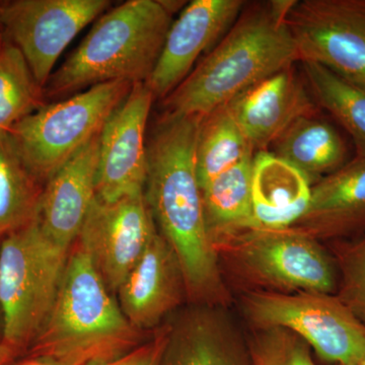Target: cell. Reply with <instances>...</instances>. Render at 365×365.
<instances>
[{
	"instance_id": "cell-2",
	"label": "cell",
	"mask_w": 365,
	"mask_h": 365,
	"mask_svg": "<svg viewBox=\"0 0 365 365\" xmlns=\"http://www.w3.org/2000/svg\"><path fill=\"white\" fill-rule=\"evenodd\" d=\"M295 0L250 4L217 45L163 98V115L207 116L259 81L300 62L287 25Z\"/></svg>"
},
{
	"instance_id": "cell-29",
	"label": "cell",
	"mask_w": 365,
	"mask_h": 365,
	"mask_svg": "<svg viewBox=\"0 0 365 365\" xmlns=\"http://www.w3.org/2000/svg\"><path fill=\"white\" fill-rule=\"evenodd\" d=\"M145 350L146 347L139 348L134 351L127 353L119 359L109 360V361L93 362L88 365H136L143 357Z\"/></svg>"
},
{
	"instance_id": "cell-33",
	"label": "cell",
	"mask_w": 365,
	"mask_h": 365,
	"mask_svg": "<svg viewBox=\"0 0 365 365\" xmlns=\"http://www.w3.org/2000/svg\"><path fill=\"white\" fill-rule=\"evenodd\" d=\"M359 365H365V355L362 357V359L359 362Z\"/></svg>"
},
{
	"instance_id": "cell-7",
	"label": "cell",
	"mask_w": 365,
	"mask_h": 365,
	"mask_svg": "<svg viewBox=\"0 0 365 365\" xmlns=\"http://www.w3.org/2000/svg\"><path fill=\"white\" fill-rule=\"evenodd\" d=\"M244 306L257 328L290 331L326 361L359 364L365 355V325L336 294L256 292Z\"/></svg>"
},
{
	"instance_id": "cell-22",
	"label": "cell",
	"mask_w": 365,
	"mask_h": 365,
	"mask_svg": "<svg viewBox=\"0 0 365 365\" xmlns=\"http://www.w3.org/2000/svg\"><path fill=\"white\" fill-rule=\"evenodd\" d=\"M302 64L304 81L314 102L349 137L355 158H365V88L314 62Z\"/></svg>"
},
{
	"instance_id": "cell-15",
	"label": "cell",
	"mask_w": 365,
	"mask_h": 365,
	"mask_svg": "<svg viewBox=\"0 0 365 365\" xmlns=\"http://www.w3.org/2000/svg\"><path fill=\"white\" fill-rule=\"evenodd\" d=\"M100 134L43 187L37 222L48 239L60 248L71 250L97 197Z\"/></svg>"
},
{
	"instance_id": "cell-4",
	"label": "cell",
	"mask_w": 365,
	"mask_h": 365,
	"mask_svg": "<svg viewBox=\"0 0 365 365\" xmlns=\"http://www.w3.org/2000/svg\"><path fill=\"white\" fill-rule=\"evenodd\" d=\"M110 292L78 246L68 255L54 306L31 344V354L54 365H88L123 356L136 341L137 329Z\"/></svg>"
},
{
	"instance_id": "cell-14",
	"label": "cell",
	"mask_w": 365,
	"mask_h": 365,
	"mask_svg": "<svg viewBox=\"0 0 365 365\" xmlns=\"http://www.w3.org/2000/svg\"><path fill=\"white\" fill-rule=\"evenodd\" d=\"M287 67L259 81L227 108L254 153L266 151L299 118L318 112L311 91Z\"/></svg>"
},
{
	"instance_id": "cell-32",
	"label": "cell",
	"mask_w": 365,
	"mask_h": 365,
	"mask_svg": "<svg viewBox=\"0 0 365 365\" xmlns=\"http://www.w3.org/2000/svg\"><path fill=\"white\" fill-rule=\"evenodd\" d=\"M1 336H2V316H1V309H0V342H1Z\"/></svg>"
},
{
	"instance_id": "cell-13",
	"label": "cell",
	"mask_w": 365,
	"mask_h": 365,
	"mask_svg": "<svg viewBox=\"0 0 365 365\" xmlns=\"http://www.w3.org/2000/svg\"><path fill=\"white\" fill-rule=\"evenodd\" d=\"M242 0H194L173 21L163 51L145 85L163 101L191 73L197 60L225 37L242 9Z\"/></svg>"
},
{
	"instance_id": "cell-24",
	"label": "cell",
	"mask_w": 365,
	"mask_h": 365,
	"mask_svg": "<svg viewBox=\"0 0 365 365\" xmlns=\"http://www.w3.org/2000/svg\"><path fill=\"white\" fill-rule=\"evenodd\" d=\"M254 155L227 105L203 118L199 127L195 151L197 176L201 188Z\"/></svg>"
},
{
	"instance_id": "cell-26",
	"label": "cell",
	"mask_w": 365,
	"mask_h": 365,
	"mask_svg": "<svg viewBox=\"0 0 365 365\" xmlns=\"http://www.w3.org/2000/svg\"><path fill=\"white\" fill-rule=\"evenodd\" d=\"M332 250L338 268L336 295L365 325V235L334 242Z\"/></svg>"
},
{
	"instance_id": "cell-1",
	"label": "cell",
	"mask_w": 365,
	"mask_h": 365,
	"mask_svg": "<svg viewBox=\"0 0 365 365\" xmlns=\"http://www.w3.org/2000/svg\"><path fill=\"white\" fill-rule=\"evenodd\" d=\"M203 118L162 115L148 140L146 200L160 235L176 254L194 299L220 297L217 251L204 217L195 151Z\"/></svg>"
},
{
	"instance_id": "cell-25",
	"label": "cell",
	"mask_w": 365,
	"mask_h": 365,
	"mask_svg": "<svg viewBox=\"0 0 365 365\" xmlns=\"http://www.w3.org/2000/svg\"><path fill=\"white\" fill-rule=\"evenodd\" d=\"M47 104L25 57L4 40L0 45V136Z\"/></svg>"
},
{
	"instance_id": "cell-28",
	"label": "cell",
	"mask_w": 365,
	"mask_h": 365,
	"mask_svg": "<svg viewBox=\"0 0 365 365\" xmlns=\"http://www.w3.org/2000/svg\"><path fill=\"white\" fill-rule=\"evenodd\" d=\"M168 333H169V329L163 331V333L158 336L155 342L151 343L150 346H146L145 352L136 365H160V359H162Z\"/></svg>"
},
{
	"instance_id": "cell-36",
	"label": "cell",
	"mask_w": 365,
	"mask_h": 365,
	"mask_svg": "<svg viewBox=\"0 0 365 365\" xmlns=\"http://www.w3.org/2000/svg\"><path fill=\"white\" fill-rule=\"evenodd\" d=\"M0 33H2L1 16H0Z\"/></svg>"
},
{
	"instance_id": "cell-6",
	"label": "cell",
	"mask_w": 365,
	"mask_h": 365,
	"mask_svg": "<svg viewBox=\"0 0 365 365\" xmlns=\"http://www.w3.org/2000/svg\"><path fill=\"white\" fill-rule=\"evenodd\" d=\"M132 83H102L48 103L14 125L9 135L26 168L44 186L76 153L102 131L130 93Z\"/></svg>"
},
{
	"instance_id": "cell-31",
	"label": "cell",
	"mask_w": 365,
	"mask_h": 365,
	"mask_svg": "<svg viewBox=\"0 0 365 365\" xmlns=\"http://www.w3.org/2000/svg\"><path fill=\"white\" fill-rule=\"evenodd\" d=\"M24 365H54L51 362L47 361V360H43L40 359H35L32 361H29L28 364Z\"/></svg>"
},
{
	"instance_id": "cell-10",
	"label": "cell",
	"mask_w": 365,
	"mask_h": 365,
	"mask_svg": "<svg viewBox=\"0 0 365 365\" xmlns=\"http://www.w3.org/2000/svg\"><path fill=\"white\" fill-rule=\"evenodd\" d=\"M287 21L300 62L365 88V0H295Z\"/></svg>"
},
{
	"instance_id": "cell-19",
	"label": "cell",
	"mask_w": 365,
	"mask_h": 365,
	"mask_svg": "<svg viewBox=\"0 0 365 365\" xmlns=\"http://www.w3.org/2000/svg\"><path fill=\"white\" fill-rule=\"evenodd\" d=\"M271 153L319 181L355 158L351 140L342 128L319 112L299 118L271 145Z\"/></svg>"
},
{
	"instance_id": "cell-30",
	"label": "cell",
	"mask_w": 365,
	"mask_h": 365,
	"mask_svg": "<svg viewBox=\"0 0 365 365\" xmlns=\"http://www.w3.org/2000/svg\"><path fill=\"white\" fill-rule=\"evenodd\" d=\"M14 354L16 352L13 349L0 342V365H6L13 359Z\"/></svg>"
},
{
	"instance_id": "cell-20",
	"label": "cell",
	"mask_w": 365,
	"mask_h": 365,
	"mask_svg": "<svg viewBox=\"0 0 365 365\" xmlns=\"http://www.w3.org/2000/svg\"><path fill=\"white\" fill-rule=\"evenodd\" d=\"M160 365H247V357L227 322L196 312L169 329Z\"/></svg>"
},
{
	"instance_id": "cell-3",
	"label": "cell",
	"mask_w": 365,
	"mask_h": 365,
	"mask_svg": "<svg viewBox=\"0 0 365 365\" xmlns=\"http://www.w3.org/2000/svg\"><path fill=\"white\" fill-rule=\"evenodd\" d=\"M172 24L173 14L160 0H128L103 14L50 76L44 88L46 103L113 81L146 83Z\"/></svg>"
},
{
	"instance_id": "cell-23",
	"label": "cell",
	"mask_w": 365,
	"mask_h": 365,
	"mask_svg": "<svg viewBox=\"0 0 365 365\" xmlns=\"http://www.w3.org/2000/svg\"><path fill=\"white\" fill-rule=\"evenodd\" d=\"M43 187L9 134L0 136V241L37 220Z\"/></svg>"
},
{
	"instance_id": "cell-8",
	"label": "cell",
	"mask_w": 365,
	"mask_h": 365,
	"mask_svg": "<svg viewBox=\"0 0 365 365\" xmlns=\"http://www.w3.org/2000/svg\"><path fill=\"white\" fill-rule=\"evenodd\" d=\"M227 246L242 267L271 287L294 292H337L335 258L316 237L297 228L247 230L220 247Z\"/></svg>"
},
{
	"instance_id": "cell-17",
	"label": "cell",
	"mask_w": 365,
	"mask_h": 365,
	"mask_svg": "<svg viewBox=\"0 0 365 365\" xmlns=\"http://www.w3.org/2000/svg\"><path fill=\"white\" fill-rule=\"evenodd\" d=\"M297 230L346 241L365 235V158H354L312 187L311 201Z\"/></svg>"
},
{
	"instance_id": "cell-27",
	"label": "cell",
	"mask_w": 365,
	"mask_h": 365,
	"mask_svg": "<svg viewBox=\"0 0 365 365\" xmlns=\"http://www.w3.org/2000/svg\"><path fill=\"white\" fill-rule=\"evenodd\" d=\"M250 344L251 365H317L311 348L290 331L259 329Z\"/></svg>"
},
{
	"instance_id": "cell-9",
	"label": "cell",
	"mask_w": 365,
	"mask_h": 365,
	"mask_svg": "<svg viewBox=\"0 0 365 365\" xmlns=\"http://www.w3.org/2000/svg\"><path fill=\"white\" fill-rule=\"evenodd\" d=\"M111 4L109 0L1 1L2 35L20 50L44 88L67 46Z\"/></svg>"
},
{
	"instance_id": "cell-21",
	"label": "cell",
	"mask_w": 365,
	"mask_h": 365,
	"mask_svg": "<svg viewBox=\"0 0 365 365\" xmlns=\"http://www.w3.org/2000/svg\"><path fill=\"white\" fill-rule=\"evenodd\" d=\"M254 155L201 188L206 227L216 251L235 235L256 228L252 206Z\"/></svg>"
},
{
	"instance_id": "cell-18",
	"label": "cell",
	"mask_w": 365,
	"mask_h": 365,
	"mask_svg": "<svg viewBox=\"0 0 365 365\" xmlns=\"http://www.w3.org/2000/svg\"><path fill=\"white\" fill-rule=\"evenodd\" d=\"M313 182L299 169L271 151L255 153L252 206L255 230L292 228L304 215Z\"/></svg>"
},
{
	"instance_id": "cell-16",
	"label": "cell",
	"mask_w": 365,
	"mask_h": 365,
	"mask_svg": "<svg viewBox=\"0 0 365 365\" xmlns=\"http://www.w3.org/2000/svg\"><path fill=\"white\" fill-rule=\"evenodd\" d=\"M186 289L176 254L158 232L118 289L119 306L134 328L157 326Z\"/></svg>"
},
{
	"instance_id": "cell-34",
	"label": "cell",
	"mask_w": 365,
	"mask_h": 365,
	"mask_svg": "<svg viewBox=\"0 0 365 365\" xmlns=\"http://www.w3.org/2000/svg\"><path fill=\"white\" fill-rule=\"evenodd\" d=\"M4 35H2V33H0V45H1L2 43H4Z\"/></svg>"
},
{
	"instance_id": "cell-5",
	"label": "cell",
	"mask_w": 365,
	"mask_h": 365,
	"mask_svg": "<svg viewBox=\"0 0 365 365\" xmlns=\"http://www.w3.org/2000/svg\"><path fill=\"white\" fill-rule=\"evenodd\" d=\"M37 220L0 241L1 343L20 351L32 344L49 316L68 260Z\"/></svg>"
},
{
	"instance_id": "cell-35",
	"label": "cell",
	"mask_w": 365,
	"mask_h": 365,
	"mask_svg": "<svg viewBox=\"0 0 365 365\" xmlns=\"http://www.w3.org/2000/svg\"><path fill=\"white\" fill-rule=\"evenodd\" d=\"M337 365H359L357 362H351V364H337Z\"/></svg>"
},
{
	"instance_id": "cell-12",
	"label": "cell",
	"mask_w": 365,
	"mask_h": 365,
	"mask_svg": "<svg viewBox=\"0 0 365 365\" xmlns=\"http://www.w3.org/2000/svg\"><path fill=\"white\" fill-rule=\"evenodd\" d=\"M155 98L145 83H135L100 134L97 198L114 202L144 193L148 179L146 128Z\"/></svg>"
},
{
	"instance_id": "cell-11",
	"label": "cell",
	"mask_w": 365,
	"mask_h": 365,
	"mask_svg": "<svg viewBox=\"0 0 365 365\" xmlns=\"http://www.w3.org/2000/svg\"><path fill=\"white\" fill-rule=\"evenodd\" d=\"M158 232L145 194L114 202L96 197L76 241L106 287L117 292Z\"/></svg>"
}]
</instances>
